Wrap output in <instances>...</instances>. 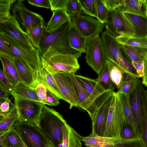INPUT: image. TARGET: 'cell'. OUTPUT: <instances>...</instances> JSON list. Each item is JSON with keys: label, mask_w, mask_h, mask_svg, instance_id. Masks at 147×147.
Wrapping results in <instances>:
<instances>
[{"label": "cell", "mask_w": 147, "mask_h": 147, "mask_svg": "<svg viewBox=\"0 0 147 147\" xmlns=\"http://www.w3.org/2000/svg\"><path fill=\"white\" fill-rule=\"evenodd\" d=\"M67 123L59 113L44 105L37 125L53 147H62L63 129Z\"/></svg>", "instance_id": "cell-1"}, {"label": "cell", "mask_w": 147, "mask_h": 147, "mask_svg": "<svg viewBox=\"0 0 147 147\" xmlns=\"http://www.w3.org/2000/svg\"><path fill=\"white\" fill-rule=\"evenodd\" d=\"M42 67L56 71L75 74L80 69L78 59L53 47L40 56Z\"/></svg>", "instance_id": "cell-2"}, {"label": "cell", "mask_w": 147, "mask_h": 147, "mask_svg": "<svg viewBox=\"0 0 147 147\" xmlns=\"http://www.w3.org/2000/svg\"><path fill=\"white\" fill-rule=\"evenodd\" d=\"M71 23L70 19L54 32L51 33L45 32L40 45V56L50 47H54L77 59L81 56L82 53L73 48L69 43V32Z\"/></svg>", "instance_id": "cell-3"}, {"label": "cell", "mask_w": 147, "mask_h": 147, "mask_svg": "<svg viewBox=\"0 0 147 147\" xmlns=\"http://www.w3.org/2000/svg\"><path fill=\"white\" fill-rule=\"evenodd\" d=\"M0 35L12 51L15 57L19 58L36 77L38 81L42 67L40 56L37 49L30 50L7 35L0 33Z\"/></svg>", "instance_id": "cell-4"}, {"label": "cell", "mask_w": 147, "mask_h": 147, "mask_svg": "<svg viewBox=\"0 0 147 147\" xmlns=\"http://www.w3.org/2000/svg\"><path fill=\"white\" fill-rule=\"evenodd\" d=\"M86 49V61L98 75L102 69L107 59L99 34L87 38Z\"/></svg>", "instance_id": "cell-5"}, {"label": "cell", "mask_w": 147, "mask_h": 147, "mask_svg": "<svg viewBox=\"0 0 147 147\" xmlns=\"http://www.w3.org/2000/svg\"><path fill=\"white\" fill-rule=\"evenodd\" d=\"M114 92H107L102 95L90 117L92 121V131L99 136H103L104 134Z\"/></svg>", "instance_id": "cell-6"}, {"label": "cell", "mask_w": 147, "mask_h": 147, "mask_svg": "<svg viewBox=\"0 0 147 147\" xmlns=\"http://www.w3.org/2000/svg\"><path fill=\"white\" fill-rule=\"evenodd\" d=\"M13 126L27 147H46L50 143L36 125L26 122H18Z\"/></svg>", "instance_id": "cell-7"}, {"label": "cell", "mask_w": 147, "mask_h": 147, "mask_svg": "<svg viewBox=\"0 0 147 147\" xmlns=\"http://www.w3.org/2000/svg\"><path fill=\"white\" fill-rule=\"evenodd\" d=\"M24 1H17L12 5L11 8L13 16L23 30L27 34L33 27L44 22L41 16L26 8L23 3Z\"/></svg>", "instance_id": "cell-8"}, {"label": "cell", "mask_w": 147, "mask_h": 147, "mask_svg": "<svg viewBox=\"0 0 147 147\" xmlns=\"http://www.w3.org/2000/svg\"><path fill=\"white\" fill-rule=\"evenodd\" d=\"M18 115V121L37 125L45 104L32 100L13 96Z\"/></svg>", "instance_id": "cell-9"}, {"label": "cell", "mask_w": 147, "mask_h": 147, "mask_svg": "<svg viewBox=\"0 0 147 147\" xmlns=\"http://www.w3.org/2000/svg\"><path fill=\"white\" fill-rule=\"evenodd\" d=\"M105 27L106 30L115 38L135 34L131 23L122 13L117 10L109 11Z\"/></svg>", "instance_id": "cell-10"}, {"label": "cell", "mask_w": 147, "mask_h": 147, "mask_svg": "<svg viewBox=\"0 0 147 147\" xmlns=\"http://www.w3.org/2000/svg\"><path fill=\"white\" fill-rule=\"evenodd\" d=\"M45 69L52 75L64 100L69 104L70 108L74 107L79 108V101L70 74Z\"/></svg>", "instance_id": "cell-11"}, {"label": "cell", "mask_w": 147, "mask_h": 147, "mask_svg": "<svg viewBox=\"0 0 147 147\" xmlns=\"http://www.w3.org/2000/svg\"><path fill=\"white\" fill-rule=\"evenodd\" d=\"M101 39L107 59L120 67L125 73L129 74L126 68L128 61L123 56L121 45L116 38L105 30L102 33Z\"/></svg>", "instance_id": "cell-12"}, {"label": "cell", "mask_w": 147, "mask_h": 147, "mask_svg": "<svg viewBox=\"0 0 147 147\" xmlns=\"http://www.w3.org/2000/svg\"><path fill=\"white\" fill-rule=\"evenodd\" d=\"M0 33L7 35L29 50L36 49L32 44L28 34L11 15L7 19L0 22Z\"/></svg>", "instance_id": "cell-13"}, {"label": "cell", "mask_w": 147, "mask_h": 147, "mask_svg": "<svg viewBox=\"0 0 147 147\" xmlns=\"http://www.w3.org/2000/svg\"><path fill=\"white\" fill-rule=\"evenodd\" d=\"M70 17L76 28L87 38L99 34L105 26L104 24L91 16L80 15Z\"/></svg>", "instance_id": "cell-14"}, {"label": "cell", "mask_w": 147, "mask_h": 147, "mask_svg": "<svg viewBox=\"0 0 147 147\" xmlns=\"http://www.w3.org/2000/svg\"><path fill=\"white\" fill-rule=\"evenodd\" d=\"M142 84L138 80L134 91L129 95L130 104L137 135L140 137L141 132L143 91Z\"/></svg>", "instance_id": "cell-15"}, {"label": "cell", "mask_w": 147, "mask_h": 147, "mask_svg": "<svg viewBox=\"0 0 147 147\" xmlns=\"http://www.w3.org/2000/svg\"><path fill=\"white\" fill-rule=\"evenodd\" d=\"M73 82L79 101L80 107L86 111L90 117L96 109L99 98L96 100L81 84L75 76V74H70Z\"/></svg>", "instance_id": "cell-16"}, {"label": "cell", "mask_w": 147, "mask_h": 147, "mask_svg": "<svg viewBox=\"0 0 147 147\" xmlns=\"http://www.w3.org/2000/svg\"><path fill=\"white\" fill-rule=\"evenodd\" d=\"M114 94L115 97L114 116L108 137L121 138L122 129L124 126L129 125L124 116L118 94L115 92Z\"/></svg>", "instance_id": "cell-17"}, {"label": "cell", "mask_w": 147, "mask_h": 147, "mask_svg": "<svg viewBox=\"0 0 147 147\" xmlns=\"http://www.w3.org/2000/svg\"><path fill=\"white\" fill-rule=\"evenodd\" d=\"M75 76L81 84L96 100L105 93L111 92L106 89L102 84L98 82L96 79L75 74Z\"/></svg>", "instance_id": "cell-18"}, {"label": "cell", "mask_w": 147, "mask_h": 147, "mask_svg": "<svg viewBox=\"0 0 147 147\" xmlns=\"http://www.w3.org/2000/svg\"><path fill=\"white\" fill-rule=\"evenodd\" d=\"M146 0H123L116 9L122 12L139 16L147 19L146 12Z\"/></svg>", "instance_id": "cell-19"}, {"label": "cell", "mask_w": 147, "mask_h": 147, "mask_svg": "<svg viewBox=\"0 0 147 147\" xmlns=\"http://www.w3.org/2000/svg\"><path fill=\"white\" fill-rule=\"evenodd\" d=\"M119 138L99 136L92 131L88 136L83 137L82 141L88 147H113Z\"/></svg>", "instance_id": "cell-20"}, {"label": "cell", "mask_w": 147, "mask_h": 147, "mask_svg": "<svg viewBox=\"0 0 147 147\" xmlns=\"http://www.w3.org/2000/svg\"><path fill=\"white\" fill-rule=\"evenodd\" d=\"M3 71L14 87L20 82V77L13 59L0 54Z\"/></svg>", "instance_id": "cell-21"}, {"label": "cell", "mask_w": 147, "mask_h": 147, "mask_svg": "<svg viewBox=\"0 0 147 147\" xmlns=\"http://www.w3.org/2000/svg\"><path fill=\"white\" fill-rule=\"evenodd\" d=\"M0 147H27L14 126L0 134Z\"/></svg>", "instance_id": "cell-22"}, {"label": "cell", "mask_w": 147, "mask_h": 147, "mask_svg": "<svg viewBox=\"0 0 147 147\" xmlns=\"http://www.w3.org/2000/svg\"><path fill=\"white\" fill-rule=\"evenodd\" d=\"M53 15L47 23L45 32L51 33L60 28L71 19L70 16L65 9L53 11Z\"/></svg>", "instance_id": "cell-23"}, {"label": "cell", "mask_w": 147, "mask_h": 147, "mask_svg": "<svg viewBox=\"0 0 147 147\" xmlns=\"http://www.w3.org/2000/svg\"><path fill=\"white\" fill-rule=\"evenodd\" d=\"M87 38L78 30L71 21L69 32V42L71 47L82 53H86Z\"/></svg>", "instance_id": "cell-24"}, {"label": "cell", "mask_w": 147, "mask_h": 147, "mask_svg": "<svg viewBox=\"0 0 147 147\" xmlns=\"http://www.w3.org/2000/svg\"><path fill=\"white\" fill-rule=\"evenodd\" d=\"M13 60L20 77V82L34 88L38 81L36 77L18 58Z\"/></svg>", "instance_id": "cell-25"}, {"label": "cell", "mask_w": 147, "mask_h": 147, "mask_svg": "<svg viewBox=\"0 0 147 147\" xmlns=\"http://www.w3.org/2000/svg\"><path fill=\"white\" fill-rule=\"evenodd\" d=\"M83 137L67 123L63 129L62 147H82Z\"/></svg>", "instance_id": "cell-26"}, {"label": "cell", "mask_w": 147, "mask_h": 147, "mask_svg": "<svg viewBox=\"0 0 147 147\" xmlns=\"http://www.w3.org/2000/svg\"><path fill=\"white\" fill-rule=\"evenodd\" d=\"M12 96L42 103L38 97L34 88L21 82L14 87Z\"/></svg>", "instance_id": "cell-27"}, {"label": "cell", "mask_w": 147, "mask_h": 147, "mask_svg": "<svg viewBox=\"0 0 147 147\" xmlns=\"http://www.w3.org/2000/svg\"><path fill=\"white\" fill-rule=\"evenodd\" d=\"M39 81L42 83L47 90L54 93L60 99L64 100L56 82L52 75L44 67H42Z\"/></svg>", "instance_id": "cell-28"}, {"label": "cell", "mask_w": 147, "mask_h": 147, "mask_svg": "<svg viewBox=\"0 0 147 147\" xmlns=\"http://www.w3.org/2000/svg\"><path fill=\"white\" fill-rule=\"evenodd\" d=\"M122 13L130 22L134 27L135 30V35L144 37L147 36V19L130 13Z\"/></svg>", "instance_id": "cell-29"}, {"label": "cell", "mask_w": 147, "mask_h": 147, "mask_svg": "<svg viewBox=\"0 0 147 147\" xmlns=\"http://www.w3.org/2000/svg\"><path fill=\"white\" fill-rule=\"evenodd\" d=\"M120 45L123 51L128 56L131 62L144 61L147 57V48L125 44Z\"/></svg>", "instance_id": "cell-30"}, {"label": "cell", "mask_w": 147, "mask_h": 147, "mask_svg": "<svg viewBox=\"0 0 147 147\" xmlns=\"http://www.w3.org/2000/svg\"><path fill=\"white\" fill-rule=\"evenodd\" d=\"M117 92L120 100L123 113L127 122L136 134L130 104L129 95Z\"/></svg>", "instance_id": "cell-31"}, {"label": "cell", "mask_w": 147, "mask_h": 147, "mask_svg": "<svg viewBox=\"0 0 147 147\" xmlns=\"http://www.w3.org/2000/svg\"><path fill=\"white\" fill-rule=\"evenodd\" d=\"M106 63L108 68L111 79L118 89L123 82L125 73L120 67L108 59H107Z\"/></svg>", "instance_id": "cell-32"}, {"label": "cell", "mask_w": 147, "mask_h": 147, "mask_svg": "<svg viewBox=\"0 0 147 147\" xmlns=\"http://www.w3.org/2000/svg\"><path fill=\"white\" fill-rule=\"evenodd\" d=\"M18 115L16 107L4 116L0 118V134L8 131L18 122Z\"/></svg>", "instance_id": "cell-33"}, {"label": "cell", "mask_w": 147, "mask_h": 147, "mask_svg": "<svg viewBox=\"0 0 147 147\" xmlns=\"http://www.w3.org/2000/svg\"><path fill=\"white\" fill-rule=\"evenodd\" d=\"M45 23H41L33 27L27 34L33 46L39 51L40 45L45 32Z\"/></svg>", "instance_id": "cell-34"}, {"label": "cell", "mask_w": 147, "mask_h": 147, "mask_svg": "<svg viewBox=\"0 0 147 147\" xmlns=\"http://www.w3.org/2000/svg\"><path fill=\"white\" fill-rule=\"evenodd\" d=\"M120 44H125L147 49V40L145 37L133 35L129 36H119L116 38Z\"/></svg>", "instance_id": "cell-35"}, {"label": "cell", "mask_w": 147, "mask_h": 147, "mask_svg": "<svg viewBox=\"0 0 147 147\" xmlns=\"http://www.w3.org/2000/svg\"><path fill=\"white\" fill-rule=\"evenodd\" d=\"M138 80L132 75L125 73L123 82L117 92L129 95L135 89Z\"/></svg>", "instance_id": "cell-36"}, {"label": "cell", "mask_w": 147, "mask_h": 147, "mask_svg": "<svg viewBox=\"0 0 147 147\" xmlns=\"http://www.w3.org/2000/svg\"><path fill=\"white\" fill-rule=\"evenodd\" d=\"M98 76V78L96 79L98 82L102 84L106 89L110 91H114L115 85L111 79L108 68L106 62Z\"/></svg>", "instance_id": "cell-37"}, {"label": "cell", "mask_w": 147, "mask_h": 147, "mask_svg": "<svg viewBox=\"0 0 147 147\" xmlns=\"http://www.w3.org/2000/svg\"><path fill=\"white\" fill-rule=\"evenodd\" d=\"M113 147H146L143 140L139 137L131 139L119 138Z\"/></svg>", "instance_id": "cell-38"}, {"label": "cell", "mask_w": 147, "mask_h": 147, "mask_svg": "<svg viewBox=\"0 0 147 147\" xmlns=\"http://www.w3.org/2000/svg\"><path fill=\"white\" fill-rule=\"evenodd\" d=\"M82 11L86 14L96 18L97 12L96 0H79Z\"/></svg>", "instance_id": "cell-39"}, {"label": "cell", "mask_w": 147, "mask_h": 147, "mask_svg": "<svg viewBox=\"0 0 147 147\" xmlns=\"http://www.w3.org/2000/svg\"><path fill=\"white\" fill-rule=\"evenodd\" d=\"M65 9L70 17L81 15L82 11L79 0H68Z\"/></svg>", "instance_id": "cell-40"}, {"label": "cell", "mask_w": 147, "mask_h": 147, "mask_svg": "<svg viewBox=\"0 0 147 147\" xmlns=\"http://www.w3.org/2000/svg\"><path fill=\"white\" fill-rule=\"evenodd\" d=\"M97 19L101 23L105 24L107 22L109 11L104 4L102 0H96Z\"/></svg>", "instance_id": "cell-41"}, {"label": "cell", "mask_w": 147, "mask_h": 147, "mask_svg": "<svg viewBox=\"0 0 147 147\" xmlns=\"http://www.w3.org/2000/svg\"><path fill=\"white\" fill-rule=\"evenodd\" d=\"M147 147V99L143 102L142 116L141 132L140 137Z\"/></svg>", "instance_id": "cell-42"}, {"label": "cell", "mask_w": 147, "mask_h": 147, "mask_svg": "<svg viewBox=\"0 0 147 147\" xmlns=\"http://www.w3.org/2000/svg\"><path fill=\"white\" fill-rule=\"evenodd\" d=\"M16 1V0H0V22L9 17L11 5Z\"/></svg>", "instance_id": "cell-43"}, {"label": "cell", "mask_w": 147, "mask_h": 147, "mask_svg": "<svg viewBox=\"0 0 147 147\" xmlns=\"http://www.w3.org/2000/svg\"><path fill=\"white\" fill-rule=\"evenodd\" d=\"M0 117H3L9 113L15 107L9 97L0 98Z\"/></svg>", "instance_id": "cell-44"}, {"label": "cell", "mask_w": 147, "mask_h": 147, "mask_svg": "<svg viewBox=\"0 0 147 147\" xmlns=\"http://www.w3.org/2000/svg\"><path fill=\"white\" fill-rule=\"evenodd\" d=\"M34 88L41 102L47 105L46 100L47 89L45 86L40 81H38Z\"/></svg>", "instance_id": "cell-45"}, {"label": "cell", "mask_w": 147, "mask_h": 147, "mask_svg": "<svg viewBox=\"0 0 147 147\" xmlns=\"http://www.w3.org/2000/svg\"><path fill=\"white\" fill-rule=\"evenodd\" d=\"M0 86L5 90L9 95H12L14 87L1 69H0Z\"/></svg>", "instance_id": "cell-46"}, {"label": "cell", "mask_w": 147, "mask_h": 147, "mask_svg": "<svg viewBox=\"0 0 147 147\" xmlns=\"http://www.w3.org/2000/svg\"><path fill=\"white\" fill-rule=\"evenodd\" d=\"M0 54L13 59L15 57L12 51L0 35Z\"/></svg>", "instance_id": "cell-47"}, {"label": "cell", "mask_w": 147, "mask_h": 147, "mask_svg": "<svg viewBox=\"0 0 147 147\" xmlns=\"http://www.w3.org/2000/svg\"><path fill=\"white\" fill-rule=\"evenodd\" d=\"M139 137L134 131L129 126H126L122 129L121 138L125 139H131Z\"/></svg>", "instance_id": "cell-48"}, {"label": "cell", "mask_w": 147, "mask_h": 147, "mask_svg": "<svg viewBox=\"0 0 147 147\" xmlns=\"http://www.w3.org/2000/svg\"><path fill=\"white\" fill-rule=\"evenodd\" d=\"M68 0H49L50 9L52 11L56 10L65 9Z\"/></svg>", "instance_id": "cell-49"}, {"label": "cell", "mask_w": 147, "mask_h": 147, "mask_svg": "<svg viewBox=\"0 0 147 147\" xmlns=\"http://www.w3.org/2000/svg\"><path fill=\"white\" fill-rule=\"evenodd\" d=\"M59 99L55 94L47 89L46 100L47 105L54 106H57L59 104Z\"/></svg>", "instance_id": "cell-50"}, {"label": "cell", "mask_w": 147, "mask_h": 147, "mask_svg": "<svg viewBox=\"0 0 147 147\" xmlns=\"http://www.w3.org/2000/svg\"><path fill=\"white\" fill-rule=\"evenodd\" d=\"M109 11L117 9L121 5L123 0H102Z\"/></svg>", "instance_id": "cell-51"}, {"label": "cell", "mask_w": 147, "mask_h": 147, "mask_svg": "<svg viewBox=\"0 0 147 147\" xmlns=\"http://www.w3.org/2000/svg\"><path fill=\"white\" fill-rule=\"evenodd\" d=\"M28 2L34 6L51 8L49 0H28Z\"/></svg>", "instance_id": "cell-52"}, {"label": "cell", "mask_w": 147, "mask_h": 147, "mask_svg": "<svg viewBox=\"0 0 147 147\" xmlns=\"http://www.w3.org/2000/svg\"><path fill=\"white\" fill-rule=\"evenodd\" d=\"M132 64L136 69L140 78L143 77L144 69V61H142L137 62H131Z\"/></svg>", "instance_id": "cell-53"}, {"label": "cell", "mask_w": 147, "mask_h": 147, "mask_svg": "<svg viewBox=\"0 0 147 147\" xmlns=\"http://www.w3.org/2000/svg\"><path fill=\"white\" fill-rule=\"evenodd\" d=\"M142 83L147 87V57L144 61V69Z\"/></svg>", "instance_id": "cell-54"}, {"label": "cell", "mask_w": 147, "mask_h": 147, "mask_svg": "<svg viewBox=\"0 0 147 147\" xmlns=\"http://www.w3.org/2000/svg\"><path fill=\"white\" fill-rule=\"evenodd\" d=\"M0 98L9 97V94L2 87L0 86Z\"/></svg>", "instance_id": "cell-55"}, {"label": "cell", "mask_w": 147, "mask_h": 147, "mask_svg": "<svg viewBox=\"0 0 147 147\" xmlns=\"http://www.w3.org/2000/svg\"><path fill=\"white\" fill-rule=\"evenodd\" d=\"M146 12L147 17V0H146Z\"/></svg>", "instance_id": "cell-56"}, {"label": "cell", "mask_w": 147, "mask_h": 147, "mask_svg": "<svg viewBox=\"0 0 147 147\" xmlns=\"http://www.w3.org/2000/svg\"><path fill=\"white\" fill-rule=\"evenodd\" d=\"M46 147H53V146L50 143H49L46 146Z\"/></svg>", "instance_id": "cell-57"}, {"label": "cell", "mask_w": 147, "mask_h": 147, "mask_svg": "<svg viewBox=\"0 0 147 147\" xmlns=\"http://www.w3.org/2000/svg\"><path fill=\"white\" fill-rule=\"evenodd\" d=\"M146 40H147V36L145 37Z\"/></svg>", "instance_id": "cell-58"}]
</instances>
